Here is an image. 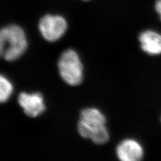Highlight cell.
<instances>
[{"label":"cell","mask_w":161,"mask_h":161,"mask_svg":"<svg viewBox=\"0 0 161 161\" xmlns=\"http://www.w3.org/2000/svg\"><path fill=\"white\" fill-rule=\"evenodd\" d=\"M106 118L100 110L89 108L80 111L77 125L82 137L88 138L96 144H103L109 140V133L106 127Z\"/></svg>","instance_id":"6da1fadb"},{"label":"cell","mask_w":161,"mask_h":161,"mask_svg":"<svg viewBox=\"0 0 161 161\" xmlns=\"http://www.w3.org/2000/svg\"><path fill=\"white\" fill-rule=\"evenodd\" d=\"M28 48V41L23 29L11 25L0 31V56L8 62L20 58Z\"/></svg>","instance_id":"7a4b0ae2"},{"label":"cell","mask_w":161,"mask_h":161,"mask_svg":"<svg viewBox=\"0 0 161 161\" xmlns=\"http://www.w3.org/2000/svg\"><path fill=\"white\" fill-rule=\"evenodd\" d=\"M62 80L69 86H76L83 80V64L77 52L68 49L62 53L58 64Z\"/></svg>","instance_id":"3957f363"},{"label":"cell","mask_w":161,"mask_h":161,"mask_svg":"<svg viewBox=\"0 0 161 161\" xmlns=\"http://www.w3.org/2000/svg\"><path fill=\"white\" fill-rule=\"evenodd\" d=\"M38 27L42 37L52 42L62 37L67 30L68 25L62 16L47 14L41 19Z\"/></svg>","instance_id":"277c9868"},{"label":"cell","mask_w":161,"mask_h":161,"mask_svg":"<svg viewBox=\"0 0 161 161\" xmlns=\"http://www.w3.org/2000/svg\"><path fill=\"white\" fill-rule=\"evenodd\" d=\"M17 101L24 113L31 118L39 116L46 109L44 97L40 92H21L18 96Z\"/></svg>","instance_id":"5b68a950"},{"label":"cell","mask_w":161,"mask_h":161,"mask_svg":"<svg viewBox=\"0 0 161 161\" xmlns=\"http://www.w3.org/2000/svg\"><path fill=\"white\" fill-rule=\"evenodd\" d=\"M116 156L122 161H138L142 159L144 150L142 145L134 139H125L118 145Z\"/></svg>","instance_id":"8992f818"},{"label":"cell","mask_w":161,"mask_h":161,"mask_svg":"<svg viewBox=\"0 0 161 161\" xmlns=\"http://www.w3.org/2000/svg\"><path fill=\"white\" fill-rule=\"evenodd\" d=\"M143 51L150 55L161 54V35L153 31H146L139 35Z\"/></svg>","instance_id":"52a82bcc"},{"label":"cell","mask_w":161,"mask_h":161,"mask_svg":"<svg viewBox=\"0 0 161 161\" xmlns=\"http://www.w3.org/2000/svg\"><path fill=\"white\" fill-rule=\"evenodd\" d=\"M13 91V86L11 82L6 76H0V101L6 103L10 97Z\"/></svg>","instance_id":"ba28073f"},{"label":"cell","mask_w":161,"mask_h":161,"mask_svg":"<svg viewBox=\"0 0 161 161\" xmlns=\"http://www.w3.org/2000/svg\"><path fill=\"white\" fill-rule=\"evenodd\" d=\"M155 9L160 16L161 20V0H157L155 3Z\"/></svg>","instance_id":"9c48e42d"},{"label":"cell","mask_w":161,"mask_h":161,"mask_svg":"<svg viewBox=\"0 0 161 161\" xmlns=\"http://www.w3.org/2000/svg\"><path fill=\"white\" fill-rule=\"evenodd\" d=\"M84 1H88V0H84Z\"/></svg>","instance_id":"30bf717a"}]
</instances>
